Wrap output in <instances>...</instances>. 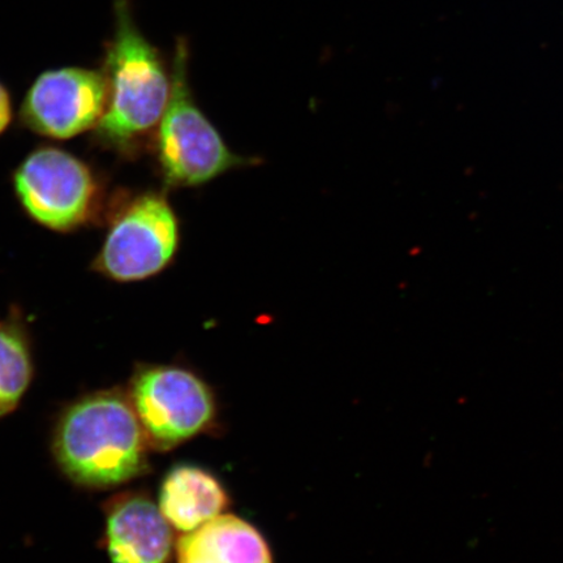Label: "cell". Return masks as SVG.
Returning a JSON list of instances; mask_svg holds the SVG:
<instances>
[{
	"label": "cell",
	"instance_id": "cell-5",
	"mask_svg": "<svg viewBox=\"0 0 563 563\" xmlns=\"http://www.w3.org/2000/svg\"><path fill=\"white\" fill-rule=\"evenodd\" d=\"M21 208L42 228L68 232L93 220L101 187L91 167L60 147L42 146L13 174Z\"/></svg>",
	"mask_w": 563,
	"mask_h": 563
},
{
	"label": "cell",
	"instance_id": "cell-8",
	"mask_svg": "<svg viewBox=\"0 0 563 563\" xmlns=\"http://www.w3.org/2000/svg\"><path fill=\"white\" fill-rule=\"evenodd\" d=\"M172 527L151 499L124 498L108 517L106 543L111 563H166L173 548Z\"/></svg>",
	"mask_w": 563,
	"mask_h": 563
},
{
	"label": "cell",
	"instance_id": "cell-9",
	"mask_svg": "<svg viewBox=\"0 0 563 563\" xmlns=\"http://www.w3.org/2000/svg\"><path fill=\"white\" fill-rule=\"evenodd\" d=\"M178 563H273V555L256 527L231 514H222L183 534Z\"/></svg>",
	"mask_w": 563,
	"mask_h": 563
},
{
	"label": "cell",
	"instance_id": "cell-11",
	"mask_svg": "<svg viewBox=\"0 0 563 563\" xmlns=\"http://www.w3.org/2000/svg\"><path fill=\"white\" fill-rule=\"evenodd\" d=\"M32 373L24 328L11 319L0 320V418L15 410L31 384Z\"/></svg>",
	"mask_w": 563,
	"mask_h": 563
},
{
	"label": "cell",
	"instance_id": "cell-12",
	"mask_svg": "<svg viewBox=\"0 0 563 563\" xmlns=\"http://www.w3.org/2000/svg\"><path fill=\"white\" fill-rule=\"evenodd\" d=\"M13 118L12 98L9 89L0 82V136L9 129Z\"/></svg>",
	"mask_w": 563,
	"mask_h": 563
},
{
	"label": "cell",
	"instance_id": "cell-7",
	"mask_svg": "<svg viewBox=\"0 0 563 563\" xmlns=\"http://www.w3.org/2000/svg\"><path fill=\"white\" fill-rule=\"evenodd\" d=\"M108 104L102 69L60 67L35 77L24 97L20 119L27 130L69 140L97 129Z\"/></svg>",
	"mask_w": 563,
	"mask_h": 563
},
{
	"label": "cell",
	"instance_id": "cell-10",
	"mask_svg": "<svg viewBox=\"0 0 563 563\" xmlns=\"http://www.w3.org/2000/svg\"><path fill=\"white\" fill-rule=\"evenodd\" d=\"M229 496L217 478L201 468L181 466L162 484L159 509L175 530L188 533L222 516Z\"/></svg>",
	"mask_w": 563,
	"mask_h": 563
},
{
	"label": "cell",
	"instance_id": "cell-2",
	"mask_svg": "<svg viewBox=\"0 0 563 563\" xmlns=\"http://www.w3.org/2000/svg\"><path fill=\"white\" fill-rule=\"evenodd\" d=\"M146 435L131 400L95 394L70 407L55 435V454L75 482L112 487L145 468Z\"/></svg>",
	"mask_w": 563,
	"mask_h": 563
},
{
	"label": "cell",
	"instance_id": "cell-1",
	"mask_svg": "<svg viewBox=\"0 0 563 563\" xmlns=\"http://www.w3.org/2000/svg\"><path fill=\"white\" fill-rule=\"evenodd\" d=\"M114 33L106 44L103 74L108 82V104L96 139L109 150L135 153L152 139L164 117L173 88L172 66L167 67L157 46L140 31L131 0H112Z\"/></svg>",
	"mask_w": 563,
	"mask_h": 563
},
{
	"label": "cell",
	"instance_id": "cell-6",
	"mask_svg": "<svg viewBox=\"0 0 563 563\" xmlns=\"http://www.w3.org/2000/svg\"><path fill=\"white\" fill-rule=\"evenodd\" d=\"M131 404L147 442L161 450L195 438L216 417L208 385L192 372L170 365L141 369L132 382Z\"/></svg>",
	"mask_w": 563,
	"mask_h": 563
},
{
	"label": "cell",
	"instance_id": "cell-3",
	"mask_svg": "<svg viewBox=\"0 0 563 563\" xmlns=\"http://www.w3.org/2000/svg\"><path fill=\"white\" fill-rule=\"evenodd\" d=\"M189 55L187 38L178 37L172 59L170 101L153 136L158 170L170 188L200 187L232 168L252 164L230 150L195 102Z\"/></svg>",
	"mask_w": 563,
	"mask_h": 563
},
{
	"label": "cell",
	"instance_id": "cell-4",
	"mask_svg": "<svg viewBox=\"0 0 563 563\" xmlns=\"http://www.w3.org/2000/svg\"><path fill=\"white\" fill-rule=\"evenodd\" d=\"M179 245L178 216L166 195L140 194L112 218L93 269L119 284L150 279L170 266Z\"/></svg>",
	"mask_w": 563,
	"mask_h": 563
}]
</instances>
